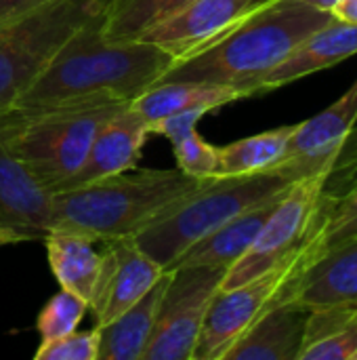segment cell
I'll return each instance as SVG.
<instances>
[{
  "instance_id": "13",
  "label": "cell",
  "mask_w": 357,
  "mask_h": 360,
  "mask_svg": "<svg viewBox=\"0 0 357 360\" xmlns=\"http://www.w3.org/2000/svg\"><path fill=\"white\" fill-rule=\"evenodd\" d=\"M357 53V25L330 19L326 25L309 34L280 65H276L261 82L259 93L280 89L309 74L332 68Z\"/></svg>"
},
{
  "instance_id": "24",
  "label": "cell",
  "mask_w": 357,
  "mask_h": 360,
  "mask_svg": "<svg viewBox=\"0 0 357 360\" xmlns=\"http://www.w3.org/2000/svg\"><path fill=\"white\" fill-rule=\"evenodd\" d=\"M357 236V179L345 190L328 209L326 215H318L309 234L305 236L311 245L314 262H318L330 249ZM311 262V264H314Z\"/></svg>"
},
{
  "instance_id": "23",
  "label": "cell",
  "mask_w": 357,
  "mask_h": 360,
  "mask_svg": "<svg viewBox=\"0 0 357 360\" xmlns=\"http://www.w3.org/2000/svg\"><path fill=\"white\" fill-rule=\"evenodd\" d=\"M194 0H114L105 21L107 40H139L147 30L170 19Z\"/></svg>"
},
{
  "instance_id": "10",
  "label": "cell",
  "mask_w": 357,
  "mask_h": 360,
  "mask_svg": "<svg viewBox=\"0 0 357 360\" xmlns=\"http://www.w3.org/2000/svg\"><path fill=\"white\" fill-rule=\"evenodd\" d=\"M267 2L271 0H194L170 19L147 30L139 40L158 44L179 61Z\"/></svg>"
},
{
  "instance_id": "1",
  "label": "cell",
  "mask_w": 357,
  "mask_h": 360,
  "mask_svg": "<svg viewBox=\"0 0 357 360\" xmlns=\"http://www.w3.org/2000/svg\"><path fill=\"white\" fill-rule=\"evenodd\" d=\"M97 21L78 32L13 108H50L95 97L135 101L154 86L175 57L147 40H107Z\"/></svg>"
},
{
  "instance_id": "14",
  "label": "cell",
  "mask_w": 357,
  "mask_h": 360,
  "mask_svg": "<svg viewBox=\"0 0 357 360\" xmlns=\"http://www.w3.org/2000/svg\"><path fill=\"white\" fill-rule=\"evenodd\" d=\"M309 308L295 302H280L271 306L263 316L225 352L223 360H297Z\"/></svg>"
},
{
  "instance_id": "29",
  "label": "cell",
  "mask_w": 357,
  "mask_h": 360,
  "mask_svg": "<svg viewBox=\"0 0 357 360\" xmlns=\"http://www.w3.org/2000/svg\"><path fill=\"white\" fill-rule=\"evenodd\" d=\"M332 17L347 21V23H356L357 25V0H337V4L332 6Z\"/></svg>"
},
{
  "instance_id": "8",
  "label": "cell",
  "mask_w": 357,
  "mask_h": 360,
  "mask_svg": "<svg viewBox=\"0 0 357 360\" xmlns=\"http://www.w3.org/2000/svg\"><path fill=\"white\" fill-rule=\"evenodd\" d=\"M225 274L223 266L170 268V281L143 360H194L204 319L215 295L223 289Z\"/></svg>"
},
{
  "instance_id": "19",
  "label": "cell",
  "mask_w": 357,
  "mask_h": 360,
  "mask_svg": "<svg viewBox=\"0 0 357 360\" xmlns=\"http://www.w3.org/2000/svg\"><path fill=\"white\" fill-rule=\"evenodd\" d=\"M282 196L284 194H280L263 205H257V207L231 217L229 221L221 224L219 228H215L213 232L202 236L198 243H194L170 268L204 264V266H223L229 270L248 251V247L252 245L259 230L263 228V224L267 221V217L271 215V211L276 209V205Z\"/></svg>"
},
{
  "instance_id": "6",
  "label": "cell",
  "mask_w": 357,
  "mask_h": 360,
  "mask_svg": "<svg viewBox=\"0 0 357 360\" xmlns=\"http://www.w3.org/2000/svg\"><path fill=\"white\" fill-rule=\"evenodd\" d=\"M114 0H46L0 21V112L11 110L63 46L107 17Z\"/></svg>"
},
{
  "instance_id": "2",
  "label": "cell",
  "mask_w": 357,
  "mask_h": 360,
  "mask_svg": "<svg viewBox=\"0 0 357 360\" xmlns=\"http://www.w3.org/2000/svg\"><path fill=\"white\" fill-rule=\"evenodd\" d=\"M330 19L332 13L303 0H271L219 38L179 59L160 80L229 84L252 97L259 93V82Z\"/></svg>"
},
{
  "instance_id": "20",
  "label": "cell",
  "mask_w": 357,
  "mask_h": 360,
  "mask_svg": "<svg viewBox=\"0 0 357 360\" xmlns=\"http://www.w3.org/2000/svg\"><path fill=\"white\" fill-rule=\"evenodd\" d=\"M46 245L48 266L61 289L90 302L95 281L101 266V253L95 249V238L74 230L53 228L42 238Z\"/></svg>"
},
{
  "instance_id": "27",
  "label": "cell",
  "mask_w": 357,
  "mask_h": 360,
  "mask_svg": "<svg viewBox=\"0 0 357 360\" xmlns=\"http://www.w3.org/2000/svg\"><path fill=\"white\" fill-rule=\"evenodd\" d=\"M99 356V333L93 331H72L67 335L40 342L34 352L36 360H97Z\"/></svg>"
},
{
  "instance_id": "32",
  "label": "cell",
  "mask_w": 357,
  "mask_h": 360,
  "mask_svg": "<svg viewBox=\"0 0 357 360\" xmlns=\"http://www.w3.org/2000/svg\"><path fill=\"white\" fill-rule=\"evenodd\" d=\"M353 360H357V354H356V359H353Z\"/></svg>"
},
{
  "instance_id": "30",
  "label": "cell",
  "mask_w": 357,
  "mask_h": 360,
  "mask_svg": "<svg viewBox=\"0 0 357 360\" xmlns=\"http://www.w3.org/2000/svg\"><path fill=\"white\" fill-rule=\"evenodd\" d=\"M21 240H32V236L13 228H0V247L11 245V243H21Z\"/></svg>"
},
{
  "instance_id": "17",
  "label": "cell",
  "mask_w": 357,
  "mask_h": 360,
  "mask_svg": "<svg viewBox=\"0 0 357 360\" xmlns=\"http://www.w3.org/2000/svg\"><path fill=\"white\" fill-rule=\"evenodd\" d=\"M357 124L356 82L324 112L297 124L284 160H328L332 158Z\"/></svg>"
},
{
  "instance_id": "15",
  "label": "cell",
  "mask_w": 357,
  "mask_h": 360,
  "mask_svg": "<svg viewBox=\"0 0 357 360\" xmlns=\"http://www.w3.org/2000/svg\"><path fill=\"white\" fill-rule=\"evenodd\" d=\"M0 228H13L34 238L50 230V194L8 154L0 137Z\"/></svg>"
},
{
  "instance_id": "22",
  "label": "cell",
  "mask_w": 357,
  "mask_h": 360,
  "mask_svg": "<svg viewBox=\"0 0 357 360\" xmlns=\"http://www.w3.org/2000/svg\"><path fill=\"white\" fill-rule=\"evenodd\" d=\"M295 129L297 124H286L217 148L215 177L248 175L280 165L286 156L288 141Z\"/></svg>"
},
{
  "instance_id": "16",
  "label": "cell",
  "mask_w": 357,
  "mask_h": 360,
  "mask_svg": "<svg viewBox=\"0 0 357 360\" xmlns=\"http://www.w3.org/2000/svg\"><path fill=\"white\" fill-rule=\"evenodd\" d=\"M248 97L242 89L196 80H160L143 91L130 105L143 116L147 129L168 116L202 112L208 114L227 103Z\"/></svg>"
},
{
  "instance_id": "11",
  "label": "cell",
  "mask_w": 357,
  "mask_h": 360,
  "mask_svg": "<svg viewBox=\"0 0 357 360\" xmlns=\"http://www.w3.org/2000/svg\"><path fill=\"white\" fill-rule=\"evenodd\" d=\"M147 135V122L130 103H126L99 127L84 162L61 186L59 192L74 190L90 181L135 169L141 158V150Z\"/></svg>"
},
{
  "instance_id": "28",
  "label": "cell",
  "mask_w": 357,
  "mask_h": 360,
  "mask_svg": "<svg viewBox=\"0 0 357 360\" xmlns=\"http://www.w3.org/2000/svg\"><path fill=\"white\" fill-rule=\"evenodd\" d=\"M40 2H46V0H0V21L11 19L27 8H34Z\"/></svg>"
},
{
  "instance_id": "7",
  "label": "cell",
  "mask_w": 357,
  "mask_h": 360,
  "mask_svg": "<svg viewBox=\"0 0 357 360\" xmlns=\"http://www.w3.org/2000/svg\"><path fill=\"white\" fill-rule=\"evenodd\" d=\"M311 262V245L303 238L295 251L267 272L234 289H221L204 319L194 360H223L225 352L263 316V312L278 304L282 289L307 270Z\"/></svg>"
},
{
  "instance_id": "4",
  "label": "cell",
  "mask_w": 357,
  "mask_h": 360,
  "mask_svg": "<svg viewBox=\"0 0 357 360\" xmlns=\"http://www.w3.org/2000/svg\"><path fill=\"white\" fill-rule=\"evenodd\" d=\"M330 160V158H328ZM328 160H282L276 167L231 177H210L168 213L135 236V243L168 270L194 243L231 217L284 194Z\"/></svg>"
},
{
  "instance_id": "3",
  "label": "cell",
  "mask_w": 357,
  "mask_h": 360,
  "mask_svg": "<svg viewBox=\"0 0 357 360\" xmlns=\"http://www.w3.org/2000/svg\"><path fill=\"white\" fill-rule=\"evenodd\" d=\"M206 179L181 169H128L86 186L50 194V230H74L97 243L135 238Z\"/></svg>"
},
{
  "instance_id": "31",
  "label": "cell",
  "mask_w": 357,
  "mask_h": 360,
  "mask_svg": "<svg viewBox=\"0 0 357 360\" xmlns=\"http://www.w3.org/2000/svg\"><path fill=\"white\" fill-rule=\"evenodd\" d=\"M303 2H307V4H309V6H314V8L326 11V13H330V11H332V6L337 4V0H303Z\"/></svg>"
},
{
  "instance_id": "26",
  "label": "cell",
  "mask_w": 357,
  "mask_h": 360,
  "mask_svg": "<svg viewBox=\"0 0 357 360\" xmlns=\"http://www.w3.org/2000/svg\"><path fill=\"white\" fill-rule=\"evenodd\" d=\"M86 310H88V304L82 297L61 289L57 295H53L46 302V306L38 314L36 329L40 333V340L46 342V340H55V338L76 331Z\"/></svg>"
},
{
  "instance_id": "21",
  "label": "cell",
  "mask_w": 357,
  "mask_h": 360,
  "mask_svg": "<svg viewBox=\"0 0 357 360\" xmlns=\"http://www.w3.org/2000/svg\"><path fill=\"white\" fill-rule=\"evenodd\" d=\"M357 354V306L335 304L309 310L297 360H353Z\"/></svg>"
},
{
  "instance_id": "5",
  "label": "cell",
  "mask_w": 357,
  "mask_h": 360,
  "mask_svg": "<svg viewBox=\"0 0 357 360\" xmlns=\"http://www.w3.org/2000/svg\"><path fill=\"white\" fill-rule=\"evenodd\" d=\"M128 101L95 97L50 108L0 112V137L8 154L48 194L80 169L99 127Z\"/></svg>"
},
{
  "instance_id": "25",
  "label": "cell",
  "mask_w": 357,
  "mask_h": 360,
  "mask_svg": "<svg viewBox=\"0 0 357 360\" xmlns=\"http://www.w3.org/2000/svg\"><path fill=\"white\" fill-rule=\"evenodd\" d=\"M173 152L177 158V169L183 173L206 179L217 173V146L204 141V137L196 131V127H185L170 137Z\"/></svg>"
},
{
  "instance_id": "18",
  "label": "cell",
  "mask_w": 357,
  "mask_h": 360,
  "mask_svg": "<svg viewBox=\"0 0 357 360\" xmlns=\"http://www.w3.org/2000/svg\"><path fill=\"white\" fill-rule=\"evenodd\" d=\"M170 281L166 270L158 283L128 310H124L112 323L97 327L99 333V356L97 360H143L149 340L156 329L160 304Z\"/></svg>"
},
{
  "instance_id": "12",
  "label": "cell",
  "mask_w": 357,
  "mask_h": 360,
  "mask_svg": "<svg viewBox=\"0 0 357 360\" xmlns=\"http://www.w3.org/2000/svg\"><path fill=\"white\" fill-rule=\"evenodd\" d=\"M280 302H295L303 308L335 304L357 306V236L324 253L292 283H288Z\"/></svg>"
},
{
  "instance_id": "9",
  "label": "cell",
  "mask_w": 357,
  "mask_h": 360,
  "mask_svg": "<svg viewBox=\"0 0 357 360\" xmlns=\"http://www.w3.org/2000/svg\"><path fill=\"white\" fill-rule=\"evenodd\" d=\"M164 272L166 270L156 264L135 238L105 240L99 274L88 302L97 327L112 323L137 304Z\"/></svg>"
}]
</instances>
